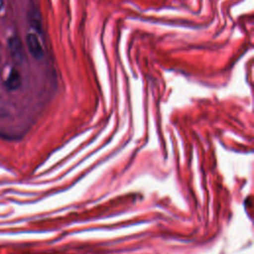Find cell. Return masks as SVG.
<instances>
[{"mask_svg": "<svg viewBox=\"0 0 254 254\" xmlns=\"http://www.w3.org/2000/svg\"><path fill=\"white\" fill-rule=\"evenodd\" d=\"M27 46L29 52L35 59H42L44 57V49L40 42L39 37L35 33H30L27 35Z\"/></svg>", "mask_w": 254, "mask_h": 254, "instance_id": "cell-1", "label": "cell"}, {"mask_svg": "<svg viewBox=\"0 0 254 254\" xmlns=\"http://www.w3.org/2000/svg\"><path fill=\"white\" fill-rule=\"evenodd\" d=\"M9 50L11 53V57L17 63H21L24 58L23 46L20 40L17 37H12L9 40Z\"/></svg>", "mask_w": 254, "mask_h": 254, "instance_id": "cell-2", "label": "cell"}, {"mask_svg": "<svg viewBox=\"0 0 254 254\" xmlns=\"http://www.w3.org/2000/svg\"><path fill=\"white\" fill-rule=\"evenodd\" d=\"M5 84L8 87V89H10V90H16L21 86V84H22L21 74L16 68L13 67L11 69V71L5 81Z\"/></svg>", "mask_w": 254, "mask_h": 254, "instance_id": "cell-3", "label": "cell"}, {"mask_svg": "<svg viewBox=\"0 0 254 254\" xmlns=\"http://www.w3.org/2000/svg\"><path fill=\"white\" fill-rule=\"evenodd\" d=\"M3 5H4V0H0V11L3 8Z\"/></svg>", "mask_w": 254, "mask_h": 254, "instance_id": "cell-4", "label": "cell"}]
</instances>
